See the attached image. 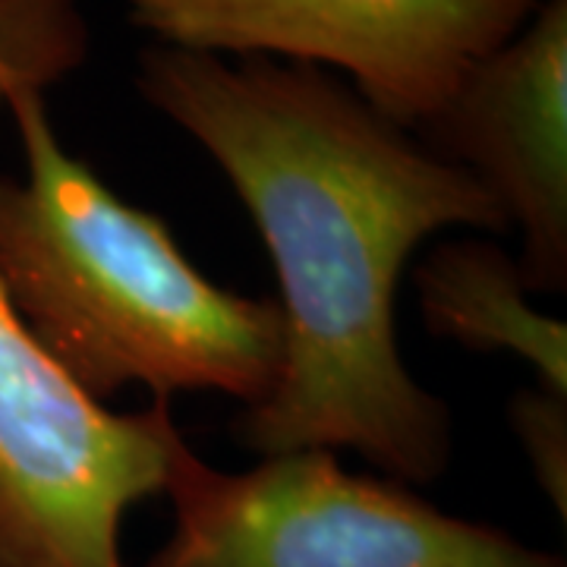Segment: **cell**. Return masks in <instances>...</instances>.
<instances>
[{
    "instance_id": "1",
    "label": "cell",
    "mask_w": 567,
    "mask_h": 567,
    "mask_svg": "<svg viewBox=\"0 0 567 567\" xmlns=\"http://www.w3.org/2000/svg\"><path fill=\"white\" fill-rule=\"evenodd\" d=\"M136 89L215 158L278 271L281 372L237 439L265 457L350 447L398 483L442 476L451 410L401 360L394 293L425 237L502 234L505 212L319 66L152 44Z\"/></svg>"
},
{
    "instance_id": "4",
    "label": "cell",
    "mask_w": 567,
    "mask_h": 567,
    "mask_svg": "<svg viewBox=\"0 0 567 567\" xmlns=\"http://www.w3.org/2000/svg\"><path fill=\"white\" fill-rule=\"evenodd\" d=\"M164 495L174 533L142 567H565L398 480L347 473L322 447L224 473L183 442Z\"/></svg>"
},
{
    "instance_id": "3",
    "label": "cell",
    "mask_w": 567,
    "mask_h": 567,
    "mask_svg": "<svg viewBox=\"0 0 567 567\" xmlns=\"http://www.w3.org/2000/svg\"><path fill=\"white\" fill-rule=\"evenodd\" d=\"M89 54L80 0H0V104ZM183 445L167 401L114 413L63 375L0 287V567H126V511Z\"/></svg>"
},
{
    "instance_id": "8",
    "label": "cell",
    "mask_w": 567,
    "mask_h": 567,
    "mask_svg": "<svg viewBox=\"0 0 567 567\" xmlns=\"http://www.w3.org/2000/svg\"><path fill=\"white\" fill-rule=\"evenodd\" d=\"M517 439L524 442L527 461L546 488L551 505L565 517L567 511V398L546 388L520 391L511 404Z\"/></svg>"
},
{
    "instance_id": "2",
    "label": "cell",
    "mask_w": 567,
    "mask_h": 567,
    "mask_svg": "<svg viewBox=\"0 0 567 567\" xmlns=\"http://www.w3.org/2000/svg\"><path fill=\"white\" fill-rule=\"evenodd\" d=\"M25 177L0 174V287L41 350L92 401L126 385L262 404L278 382V303L224 290L152 212L63 148L44 89L17 85Z\"/></svg>"
},
{
    "instance_id": "6",
    "label": "cell",
    "mask_w": 567,
    "mask_h": 567,
    "mask_svg": "<svg viewBox=\"0 0 567 567\" xmlns=\"http://www.w3.org/2000/svg\"><path fill=\"white\" fill-rule=\"evenodd\" d=\"M520 230L529 293L567 290V0H543L416 130Z\"/></svg>"
},
{
    "instance_id": "5",
    "label": "cell",
    "mask_w": 567,
    "mask_h": 567,
    "mask_svg": "<svg viewBox=\"0 0 567 567\" xmlns=\"http://www.w3.org/2000/svg\"><path fill=\"white\" fill-rule=\"evenodd\" d=\"M155 44L215 58H271L341 73L406 130L543 0H123Z\"/></svg>"
},
{
    "instance_id": "7",
    "label": "cell",
    "mask_w": 567,
    "mask_h": 567,
    "mask_svg": "<svg viewBox=\"0 0 567 567\" xmlns=\"http://www.w3.org/2000/svg\"><path fill=\"white\" fill-rule=\"evenodd\" d=\"M416 290L432 334L476 353H514L539 388L567 398V328L529 303L517 259L486 240H451L420 262Z\"/></svg>"
}]
</instances>
